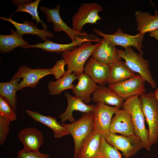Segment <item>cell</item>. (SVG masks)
I'll return each instance as SVG.
<instances>
[{
    "label": "cell",
    "instance_id": "cell-1",
    "mask_svg": "<svg viewBox=\"0 0 158 158\" xmlns=\"http://www.w3.org/2000/svg\"><path fill=\"white\" fill-rule=\"evenodd\" d=\"M100 42L95 44L92 42H85L70 51L62 53V59L67 66V69L63 75L74 72L78 76L83 73L86 62Z\"/></svg>",
    "mask_w": 158,
    "mask_h": 158
},
{
    "label": "cell",
    "instance_id": "cell-2",
    "mask_svg": "<svg viewBox=\"0 0 158 158\" xmlns=\"http://www.w3.org/2000/svg\"><path fill=\"white\" fill-rule=\"evenodd\" d=\"M139 96H134L125 99L123 109L127 110L130 114L134 134L141 140L143 148L150 151L151 146L149 142V130L145 127V117Z\"/></svg>",
    "mask_w": 158,
    "mask_h": 158
},
{
    "label": "cell",
    "instance_id": "cell-3",
    "mask_svg": "<svg viewBox=\"0 0 158 158\" xmlns=\"http://www.w3.org/2000/svg\"><path fill=\"white\" fill-rule=\"evenodd\" d=\"M72 136L74 143V158H77L85 140L94 130V122L92 112L83 113L81 116L71 123H62Z\"/></svg>",
    "mask_w": 158,
    "mask_h": 158
},
{
    "label": "cell",
    "instance_id": "cell-4",
    "mask_svg": "<svg viewBox=\"0 0 158 158\" xmlns=\"http://www.w3.org/2000/svg\"><path fill=\"white\" fill-rule=\"evenodd\" d=\"M139 97L148 125L149 142L151 146L158 140V103L153 92L145 93Z\"/></svg>",
    "mask_w": 158,
    "mask_h": 158
},
{
    "label": "cell",
    "instance_id": "cell-5",
    "mask_svg": "<svg viewBox=\"0 0 158 158\" xmlns=\"http://www.w3.org/2000/svg\"><path fill=\"white\" fill-rule=\"evenodd\" d=\"M117 52L119 57L124 60L126 65L132 71L142 77L153 88L156 87V83L152 77L147 60L134 51L131 47L124 50L117 49Z\"/></svg>",
    "mask_w": 158,
    "mask_h": 158
},
{
    "label": "cell",
    "instance_id": "cell-6",
    "mask_svg": "<svg viewBox=\"0 0 158 158\" xmlns=\"http://www.w3.org/2000/svg\"><path fill=\"white\" fill-rule=\"evenodd\" d=\"M102 11L101 6L96 2L82 4L72 17V28L81 32L86 24H95L102 20L98 13Z\"/></svg>",
    "mask_w": 158,
    "mask_h": 158
},
{
    "label": "cell",
    "instance_id": "cell-7",
    "mask_svg": "<svg viewBox=\"0 0 158 158\" xmlns=\"http://www.w3.org/2000/svg\"><path fill=\"white\" fill-rule=\"evenodd\" d=\"M104 138L109 144L120 150L126 158L134 155L143 148L141 140L134 134L125 136L110 133Z\"/></svg>",
    "mask_w": 158,
    "mask_h": 158
},
{
    "label": "cell",
    "instance_id": "cell-8",
    "mask_svg": "<svg viewBox=\"0 0 158 158\" xmlns=\"http://www.w3.org/2000/svg\"><path fill=\"white\" fill-rule=\"evenodd\" d=\"M93 30L96 35L102 37L114 45L120 46L124 49L133 47L138 51L140 54L142 56L143 52L142 48L144 35L139 33L136 35H131L123 32L120 28L111 34L104 33L100 30L95 28Z\"/></svg>",
    "mask_w": 158,
    "mask_h": 158
},
{
    "label": "cell",
    "instance_id": "cell-9",
    "mask_svg": "<svg viewBox=\"0 0 158 158\" xmlns=\"http://www.w3.org/2000/svg\"><path fill=\"white\" fill-rule=\"evenodd\" d=\"M50 74L54 76L56 75V72L53 67L51 68L32 69L28 66L23 65L18 69L12 78L22 79L18 87V90H20L26 87L34 88L41 79Z\"/></svg>",
    "mask_w": 158,
    "mask_h": 158
},
{
    "label": "cell",
    "instance_id": "cell-10",
    "mask_svg": "<svg viewBox=\"0 0 158 158\" xmlns=\"http://www.w3.org/2000/svg\"><path fill=\"white\" fill-rule=\"evenodd\" d=\"M120 109L101 103L94 105L92 112L94 122V131L104 138L110 132L109 128L113 115Z\"/></svg>",
    "mask_w": 158,
    "mask_h": 158
},
{
    "label": "cell",
    "instance_id": "cell-11",
    "mask_svg": "<svg viewBox=\"0 0 158 158\" xmlns=\"http://www.w3.org/2000/svg\"><path fill=\"white\" fill-rule=\"evenodd\" d=\"M145 82L142 77L136 75L120 82L109 85L108 87L125 100L134 96H140L146 93Z\"/></svg>",
    "mask_w": 158,
    "mask_h": 158
},
{
    "label": "cell",
    "instance_id": "cell-12",
    "mask_svg": "<svg viewBox=\"0 0 158 158\" xmlns=\"http://www.w3.org/2000/svg\"><path fill=\"white\" fill-rule=\"evenodd\" d=\"M60 5L57 4L53 8L50 9L45 6H41L39 9L45 14L47 22L53 24V29L54 32L63 31L66 32L72 42L76 40L78 35L86 37L87 35L86 33L80 32L74 30L63 21L60 14Z\"/></svg>",
    "mask_w": 158,
    "mask_h": 158
},
{
    "label": "cell",
    "instance_id": "cell-13",
    "mask_svg": "<svg viewBox=\"0 0 158 158\" xmlns=\"http://www.w3.org/2000/svg\"><path fill=\"white\" fill-rule=\"evenodd\" d=\"M110 133H119L125 136L134 134L130 114L127 110L119 109L112 118L109 128Z\"/></svg>",
    "mask_w": 158,
    "mask_h": 158
},
{
    "label": "cell",
    "instance_id": "cell-14",
    "mask_svg": "<svg viewBox=\"0 0 158 158\" xmlns=\"http://www.w3.org/2000/svg\"><path fill=\"white\" fill-rule=\"evenodd\" d=\"M18 138L22 143L24 150L39 152L44 141L43 135L38 129L28 127L21 129L18 134Z\"/></svg>",
    "mask_w": 158,
    "mask_h": 158
},
{
    "label": "cell",
    "instance_id": "cell-15",
    "mask_svg": "<svg viewBox=\"0 0 158 158\" xmlns=\"http://www.w3.org/2000/svg\"><path fill=\"white\" fill-rule=\"evenodd\" d=\"M78 82L72 90L75 96L87 104L92 100L91 95L98 87V85L87 74L82 73L78 76Z\"/></svg>",
    "mask_w": 158,
    "mask_h": 158
},
{
    "label": "cell",
    "instance_id": "cell-16",
    "mask_svg": "<svg viewBox=\"0 0 158 158\" xmlns=\"http://www.w3.org/2000/svg\"><path fill=\"white\" fill-rule=\"evenodd\" d=\"M64 95L67 101V106L65 111L59 116L62 123L67 121L71 123L76 121L73 115V112L75 111L83 113L92 112L93 111L95 105L87 104L80 98L72 96L68 92H66Z\"/></svg>",
    "mask_w": 158,
    "mask_h": 158
},
{
    "label": "cell",
    "instance_id": "cell-17",
    "mask_svg": "<svg viewBox=\"0 0 158 158\" xmlns=\"http://www.w3.org/2000/svg\"><path fill=\"white\" fill-rule=\"evenodd\" d=\"M109 71V65L91 56L84 66V72L88 75L96 83L102 85L107 83Z\"/></svg>",
    "mask_w": 158,
    "mask_h": 158
},
{
    "label": "cell",
    "instance_id": "cell-18",
    "mask_svg": "<svg viewBox=\"0 0 158 158\" xmlns=\"http://www.w3.org/2000/svg\"><path fill=\"white\" fill-rule=\"evenodd\" d=\"M100 40V39L99 38L94 39L86 37H78L76 40L70 43L61 44L54 43L48 39L43 43H39L31 45L30 48H37L47 52L60 53L70 51L75 47L78 46L85 42L90 41L99 42Z\"/></svg>",
    "mask_w": 158,
    "mask_h": 158
},
{
    "label": "cell",
    "instance_id": "cell-19",
    "mask_svg": "<svg viewBox=\"0 0 158 158\" xmlns=\"http://www.w3.org/2000/svg\"><path fill=\"white\" fill-rule=\"evenodd\" d=\"M12 14L9 18L0 17L2 20L9 22L16 28V32L23 36L25 34L37 35L44 42L48 39L47 37L51 38L54 34L51 31L44 29L37 28V25L31 20H24L22 23H19L13 20L11 18Z\"/></svg>",
    "mask_w": 158,
    "mask_h": 158
},
{
    "label": "cell",
    "instance_id": "cell-20",
    "mask_svg": "<svg viewBox=\"0 0 158 158\" xmlns=\"http://www.w3.org/2000/svg\"><path fill=\"white\" fill-rule=\"evenodd\" d=\"M117 49L115 46L103 38L100 45L93 51L91 56L102 63L109 65L122 59L118 54Z\"/></svg>",
    "mask_w": 158,
    "mask_h": 158
},
{
    "label": "cell",
    "instance_id": "cell-21",
    "mask_svg": "<svg viewBox=\"0 0 158 158\" xmlns=\"http://www.w3.org/2000/svg\"><path fill=\"white\" fill-rule=\"evenodd\" d=\"M25 112L33 120L40 122L51 129L55 138H60L69 134L66 128L58 122L55 118L43 115L38 112L28 109L26 110Z\"/></svg>",
    "mask_w": 158,
    "mask_h": 158
},
{
    "label": "cell",
    "instance_id": "cell-22",
    "mask_svg": "<svg viewBox=\"0 0 158 158\" xmlns=\"http://www.w3.org/2000/svg\"><path fill=\"white\" fill-rule=\"evenodd\" d=\"M92 99L95 103L109 105L123 109L125 100L108 87L99 85L92 95Z\"/></svg>",
    "mask_w": 158,
    "mask_h": 158
},
{
    "label": "cell",
    "instance_id": "cell-23",
    "mask_svg": "<svg viewBox=\"0 0 158 158\" xmlns=\"http://www.w3.org/2000/svg\"><path fill=\"white\" fill-rule=\"evenodd\" d=\"M102 136L94 130L83 143L77 158H101L100 143Z\"/></svg>",
    "mask_w": 158,
    "mask_h": 158
},
{
    "label": "cell",
    "instance_id": "cell-24",
    "mask_svg": "<svg viewBox=\"0 0 158 158\" xmlns=\"http://www.w3.org/2000/svg\"><path fill=\"white\" fill-rule=\"evenodd\" d=\"M31 45L13 28L8 35H0V51L4 54L9 52L17 47L29 48Z\"/></svg>",
    "mask_w": 158,
    "mask_h": 158
},
{
    "label": "cell",
    "instance_id": "cell-25",
    "mask_svg": "<svg viewBox=\"0 0 158 158\" xmlns=\"http://www.w3.org/2000/svg\"><path fill=\"white\" fill-rule=\"evenodd\" d=\"M109 65L110 71L107 83L109 85L120 82L136 75L128 67L125 62L117 61Z\"/></svg>",
    "mask_w": 158,
    "mask_h": 158
},
{
    "label": "cell",
    "instance_id": "cell-26",
    "mask_svg": "<svg viewBox=\"0 0 158 158\" xmlns=\"http://www.w3.org/2000/svg\"><path fill=\"white\" fill-rule=\"evenodd\" d=\"M137 24V29L140 34L144 35L158 29V13L152 15L147 12L140 11L135 12L134 14Z\"/></svg>",
    "mask_w": 158,
    "mask_h": 158
},
{
    "label": "cell",
    "instance_id": "cell-27",
    "mask_svg": "<svg viewBox=\"0 0 158 158\" xmlns=\"http://www.w3.org/2000/svg\"><path fill=\"white\" fill-rule=\"evenodd\" d=\"M21 78H12L8 81L0 83V97L4 98L13 110L16 111V93Z\"/></svg>",
    "mask_w": 158,
    "mask_h": 158
},
{
    "label": "cell",
    "instance_id": "cell-28",
    "mask_svg": "<svg viewBox=\"0 0 158 158\" xmlns=\"http://www.w3.org/2000/svg\"><path fill=\"white\" fill-rule=\"evenodd\" d=\"M13 4L16 5L17 9L13 13L25 12L29 13L32 16V19L35 20L37 23L42 24L43 29L47 30L48 26L39 17L37 8L41 0H11Z\"/></svg>",
    "mask_w": 158,
    "mask_h": 158
},
{
    "label": "cell",
    "instance_id": "cell-29",
    "mask_svg": "<svg viewBox=\"0 0 158 158\" xmlns=\"http://www.w3.org/2000/svg\"><path fill=\"white\" fill-rule=\"evenodd\" d=\"M78 79V76L75 73L63 75L56 81H49L47 85V88L51 95H58L63 91L72 90L74 86L73 82Z\"/></svg>",
    "mask_w": 158,
    "mask_h": 158
},
{
    "label": "cell",
    "instance_id": "cell-30",
    "mask_svg": "<svg viewBox=\"0 0 158 158\" xmlns=\"http://www.w3.org/2000/svg\"><path fill=\"white\" fill-rule=\"evenodd\" d=\"M100 153L101 158H122L118 150L109 144L102 136L100 140Z\"/></svg>",
    "mask_w": 158,
    "mask_h": 158
},
{
    "label": "cell",
    "instance_id": "cell-31",
    "mask_svg": "<svg viewBox=\"0 0 158 158\" xmlns=\"http://www.w3.org/2000/svg\"><path fill=\"white\" fill-rule=\"evenodd\" d=\"M0 115L11 122L17 119L16 112L8 102L1 97H0Z\"/></svg>",
    "mask_w": 158,
    "mask_h": 158
},
{
    "label": "cell",
    "instance_id": "cell-32",
    "mask_svg": "<svg viewBox=\"0 0 158 158\" xmlns=\"http://www.w3.org/2000/svg\"><path fill=\"white\" fill-rule=\"evenodd\" d=\"M11 121L0 115V145L5 142L9 132Z\"/></svg>",
    "mask_w": 158,
    "mask_h": 158
},
{
    "label": "cell",
    "instance_id": "cell-33",
    "mask_svg": "<svg viewBox=\"0 0 158 158\" xmlns=\"http://www.w3.org/2000/svg\"><path fill=\"white\" fill-rule=\"evenodd\" d=\"M16 158H50V156L48 154L40 151L32 152L22 149L18 152Z\"/></svg>",
    "mask_w": 158,
    "mask_h": 158
},
{
    "label": "cell",
    "instance_id": "cell-34",
    "mask_svg": "<svg viewBox=\"0 0 158 158\" xmlns=\"http://www.w3.org/2000/svg\"><path fill=\"white\" fill-rule=\"evenodd\" d=\"M149 35L158 40V29L149 32Z\"/></svg>",
    "mask_w": 158,
    "mask_h": 158
},
{
    "label": "cell",
    "instance_id": "cell-35",
    "mask_svg": "<svg viewBox=\"0 0 158 158\" xmlns=\"http://www.w3.org/2000/svg\"><path fill=\"white\" fill-rule=\"evenodd\" d=\"M154 93L155 97L158 103V86L156 90L154 91Z\"/></svg>",
    "mask_w": 158,
    "mask_h": 158
}]
</instances>
